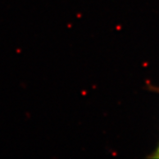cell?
Returning <instances> with one entry per match:
<instances>
[{"label": "cell", "mask_w": 159, "mask_h": 159, "mask_svg": "<svg viewBox=\"0 0 159 159\" xmlns=\"http://www.w3.org/2000/svg\"><path fill=\"white\" fill-rule=\"evenodd\" d=\"M149 157H151V158H159V144L158 146H157V148L154 150L153 153L149 156Z\"/></svg>", "instance_id": "1"}, {"label": "cell", "mask_w": 159, "mask_h": 159, "mask_svg": "<svg viewBox=\"0 0 159 159\" xmlns=\"http://www.w3.org/2000/svg\"><path fill=\"white\" fill-rule=\"evenodd\" d=\"M154 90H157V92H159V88H153Z\"/></svg>", "instance_id": "2"}]
</instances>
